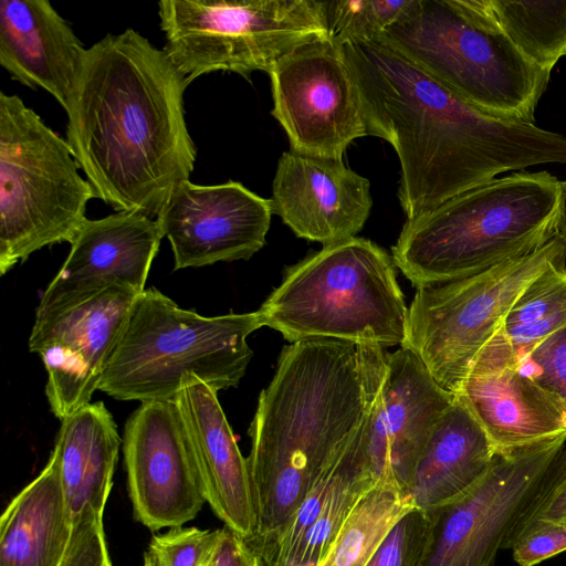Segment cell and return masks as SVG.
<instances>
[{"instance_id": "obj_32", "label": "cell", "mask_w": 566, "mask_h": 566, "mask_svg": "<svg viewBox=\"0 0 566 566\" xmlns=\"http://www.w3.org/2000/svg\"><path fill=\"white\" fill-rule=\"evenodd\" d=\"M516 367L566 405V325L542 340Z\"/></svg>"}, {"instance_id": "obj_24", "label": "cell", "mask_w": 566, "mask_h": 566, "mask_svg": "<svg viewBox=\"0 0 566 566\" xmlns=\"http://www.w3.org/2000/svg\"><path fill=\"white\" fill-rule=\"evenodd\" d=\"M56 455L0 517V566H59L72 533Z\"/></svg>"}, {"instance_id": "obj_40", "label": "cell", "mask_w": 566, "mask_h": 566, "mask_svg": "<svg viewBox=\"0 0 566 566\" xmlns=\"http://www.w3.org/2000/svg\"><path fill=\"white\" fill-rule=\"evenodd\" d=\"M210 566V565H209Z\"/></svg>"}, {"instance_id": "obj_35", "label": "cell", "mask_w": 566, "mask_h": 566, "mask_svg": "<svg viewBox=\"0 0 566 566\" xmlns=\"http://www.w3.org/2000/svg\"><path fill=\"white\" fill-rule=\"evenodd\" d=\"M210 566H265L261 555L249 542L228 527L221 536Z\"/></svg>"}, {"instance_id": "obj_21", "label": "cell", "mask_w": 566, "mask_h": 566, "mask_svg": "<svg viewBox=\"0 0 566 566\" xmlns=\"http://www.w3.org/2000/svg\"><path fill=\"white\" fill-rule=\"evenodd\" d=\"M455 397L481 426L494 454L566 434V405L517 367L468 375Z\"/></svg>"}, {"instance_id": "obj_37", "label": "cell", "mask_w": 566, "mask_h": 566, "mask_svg": "<svg viewBox=\"0 0 566 566\" xmlns=\"http://www.w3.org/2000/svg\"><path fill=\"white\" fill-rule=\"evenodd\" d=\"M143 566H154L151 559L149 558V556L147 554H145Z\"/></svg>"}, {"instance_id": "obj_14", "label": "cell", "mask_w": 566, "mask_h": 566, "mask_svg": "<svg viewBox=\"0 0 566 566\" xmlns=\"http://www.w3.org/2000/svg\"><path fill=\"white\" fill-rule=\"evenodd\" d=\"M115 285L71 306L35 315L29 349L48 373L45 395L61 421L91 398L136 296Z\"/></svg>"}, {"instance_id": "obj_20", "label": "cell", "mask_w": 566, "mask_h": 566, "mask_svg": "<svg viewBox=\"0 0 566 566\" xmlns=\"http://www.w3.org/2000/svg\"><path fill=\"white\" fill-rule=\"evenodd\" d=\"M81 40L48 0L0 1V64L64 108L85 54Z\"/></svg>"}, {"instance_id": "obj_28", "label": "cell", "mask_w": 566, "mask_h": 566, "mask_svg": "<svg viewBox=\"0 0 566 566\" xmlns=\"http://www.w3.org/2000/svg\"><path fill=\"white\" fill-rule=\"evenodd\" d=\"M415 0L327 1L328 35L340 44L377 40L396 23Z\"/></svg>"}, {"instance_id": "obj_36", "label": "cell", "mask_w": 566, "mask_h": 566, "mask_svg": "<svg viewBox=\"0 0 566 566\" xmlns=\"http://www.w3.org/2000/svg\"><path fill=\"white\" fill-rule=\"evenodd\" d=\"M562 218L558 227L557 235L566 243V181H562Z\"/></svg>"}, {"instance_id": "obj_29", "label": "cell", "mask_w": 566, "mask_h": 566, "mask_svg": "<svg viewBox=\"0 0 566 566\" xmlns=\"http://www.w3.org/2000/svg\"><path fill=\"white\" fill-rule=\"evenodd\" d=\"M566 518V442L557 453L537 489L513 521L502 545L511 549L536 522L563 523Z\"/></svg>"}, {"instance_id": "obj_39", "label": "cell", "mask_w": 566, "mask_h": 566, "mask_svg": "<svg viewBox=\"0 0 566 566\" xmlns=\"http://www.w3.org/2000/svg\"><path fill=\"white\" fill-rule=\"evenodd\" d=\"M563 523L566 524V518H565V521Z\"/></svg>"}, {"instance_id": "obj_11", "label": "cell", "mask_w": 566, "mask_h": 566, "mask_svg": "<svg viewBox=\"0 0 566 566\" xmlns=\"http://www.w3.org/2000/svg\"><path fill=\"white\" fill-rule=\"evenodd\" d=\"M269 75L272 115L285 130L291 150L343 159L354 139L368 135L344 45L329 35L283 55Z\"/></svg>"}, {"instance_id": "obj_22", "label": "cell", "mask_w": 566, "mask_h": 566, "mask_svg": "<svg viewBox=\"0 0 566 566\" xmlns=\"http://www.w3.org/2000/svg\"><path fill=\"white\" fill-rule=\"evenodd\" d=\"M494 457L481 426L455 397L434 426L406 493L417 509L431 512L467 493Z\"/></svg>"}, {"instance_id": "obj_26", "label": "cell", "mask_w": 566, "mask_h": 566, "mask_svg": "<svg viewBox=\"0 0 566 566\" xmlns=\"http://www.w3.org/2000/svg\"><path fill=\"white\" fill-rule=\"evenodd\" d=\"M417 509L399 486L378 481L355 505L318 566H366L395 524Z\"/></svg>"}, {"instance_id": "obj_34", "label": "cell", "mask_w": 566, "mask_h": 566, "mask_svg": "<svg viewBox=\"0 0 566 566\" xmlns=\"http://www.w3.org/2000/svg\"><path fill=\"white\" fill-rule=\"evenodd\" d=\"M511 549L512 557L518 566H536L566 551V524L536 522Z\"/></svg>"}, {"instance_id": "obj_7", "label": "cell", "mask_w": 566, "mask_h": 566, "mask_svg": "<svg viewBox=\"0 0 566 566\" xmlns=\"http://www.w3.org/2000/svg\"><path fill=\"white\" fill-rule=\"evenodd\" d=\"M256 312L291 343L327 338L382 348L401 346L408 321L392 256L358 237L289 266Z\"/></svg>"}, {"instance_id": "obj_30", "label": "cell", "mask_w": 566, "mask_h": 566, "mask_svg": "<svg viewBox=\"0 0 566 566\" xmlns=\"http://www.w3.org/2000/svg\"><path fill=\"white\" fill-rule=\"evenodd\" d=\"M220 536L221 530L172 527L155 535L146 554L154 566H209Z\"/></svg>"}, {"instance_id": "obj_38", "label": "cell", "mask_w": 566, "mask_h": 566, "mask_svg": "<svg viewBox=\"0 0 566 566\" xmlns=\"http://www.w3.org/2000/svg\"><path fill=\"white\" fill-rule=\"evenodd\" d=\"M293 566H318L317 564H302V565H293Z\"/></svg>"}, {"instance_id": "obj_16", "label": "cell", "mask_w": 566, "mask_h": 566, "mask_svg": "<svg viewBox=\"0 0 566 566\" xmlns=\"http://www.w3.org/2000/svg\"><path fill=\"white\" fill-rule=\"evenodd\" d=\"M454 399L409 348L388 353L380 387L359 427L365 460L377 482L406 492L434 426Z\"/></svg>"}, {"instance_id": "obj_12", "label": "cell", "mask_w": 566, "mask_h": 566, "mask_svg": "<svg viewBox=\"0 0 566 566\" xmlns=\"http://www.w3.org/2000/svg\"><path fill=\"white\" fill-rule=\"evenodd\" d=\"M566 442V434L495 454L463 495L431 512L430 539L420 566H493L504 538Z\"/></svg>"}, {"instance_id": "obj_23", "label": "cell", "mask_w": 566, "mask_h": 566, "mask_svg": "<svg viewBox=\"0 0 566 566\" xmlns=\"http://www.w3.org/2000/svg\"><path fill=\"white\" fill-rule=\"evenodd\" d=\"M61 422L52 452L72 522L84 509L103 516L120 446L115 420L98 401L84 405Z\"/></svg>"}, {"instance_id": "obj_31", "label": "cell", "mask_w": 566, "mask_h": 566, "mask_svg": "<svg viewBox=\"0 0 566 566\" xmlns=\"http://www.w3.org/2000/svg\"><path fill=\"white\" fill-rule=\"evenodd\" d=\"M431 527L427 512L410 510L390 530L366 566H420Z\"/></svg>"}, {"instance_id": "obj_13", "label": "cell", "mask_w": 566, "mask_h": 566, "mask_svg": "<svg viewBox=\"0 0 566 566\" xmlns=\"http://www.w3.org/2000/svg\"><path fill=\"white\" fill-rule=\"evenodd\" d=\"M127 489L135 518L150 531L180 527L206 503L180 410L174 400L146 401L123 437Z\"/></svg>"}, {"instance_id": "obj_1", "label": "cell", "mask_w": 566, "mask_h": 566, "mask_svg": "<svg viewBox=\"0 0 566 566\" xmlns=\"http://www.w3.org/2000/svg\"><path fill=\"white\" fill-rule=\"evenodd\" d=\"M368 135L400 164L398 199L413 219L505 171L566 164V137L470 105L377 41L344 44Z\"/></svg>"}, {"instance_id": "obj_8", "label": "cell", "mask_w": 566, "mask_h": 566, "mask_svg": "<svg viewBox=\"0 0 566 566\" xmlns=\"http://www.w3.org/2000/svg\"><path fill=\"white\" fill-rule=\"evenodd\" d=\"M78 168L65 139L20 96L0 93V274L73 242L96 198Z\"/></svg>"}, {"instance_id": "obj_4", "label": "cell", "mask_w": 566, "mask_h": 566, "mask_svg": "<svg viewBox=\"0 0 566 566\" xmlns=\"http://www.w3.org/2000/svg\"><path fill=\"white\" fill-rule=\"evenodd\" d=\"M562 181L547 171L494 178L407 219L391 256L418 289L530 254L557 235Z\"/></svg>"}, {"instance_id": "obj_5", "label": "cell", "mask_w": 566, "mask_h": 566, "mask_svg": "<svg viewBox=\"0 0 566 566\" xmlns=\"http://www.w3.org/2000/svg\"><path fill=\"white\" fill-rule=\"evenodd\" d=\"M478 109L534 123L549 82L492 15L486 0H415L377 40Z\"/></svg>"}, {"instance_id": "obj_25", "label": "cell", "mask_w": 566, "mask_h": 566, "mask_svg": "<svg viewBox=\"0 0 566 566\" xmlns=\"http://www.w3.org/2000/svg\"><path fill=\"white\" fill-rule=\"evenodd\" d=\"M564 325L566 262L547 269L521 293L495 335L475 357L468 375L516 367L534 347Z\"/></svg>"}, {"instance_id": "obj_10", "label": "cell", "mask_w": 566, "mask_h": 566, "mask_svg": "<svg viewBox=\"0 0 566 566\" xmlns=\"http://www.w3.org/2000/svg\"><path fill=\"white\" fill-rule=\"evenodd\" d=\"M563 262L566 243L556 235L530 254L474 275L418 287L401 346L415 353L439 386L455 395L521 293Z\"/></svg>"}, {"instance_id": "obj_2", "label": "cell", "mask_w": 566, "mask_h": 566, "mask_svg": "<svg viewBox=\"0 0 566 566\" xmlns=\"http://www.w3.org/2000/svg\"><path fill=\"white\" fill-rule=\"evenodd\" d=\"M189 83L133 29L86 49L67 107L66 142L96 198L156 219L193 170L185 118Z\"/></svg>"}, {"instance_id": "obj_17", "label": "cell", "mask_w": 566, "mask_h": 566, "mask_svg": "<svg viewBox=\"0 0 566 566\" xmlns=\"http://www.w3.org/2000/svg\"><path fill=\"white\" fill-rule=\"evenodd\" d=\"M161 239L156 219L139 212L86 219L35 315L71 306L115 285L142 293Z\"/></svg>"}, {"instance_id": "obj_18", "label": "cell", "mask_w": 566, "mask_h": 566, "mask_svg": "<svg viewBox=\"0 0 566 566\" xmlns=\"http://www.w3.org/2000/svg\"><path fill=\"white\" fill-rule=\"evenodd\" d=\"M271 202L297 237L323 245L356 237L373 206L369 180L343 159L291 149L277 161Z\"/></svg>"}, {"instance_id": "obj_15", "label": "cell", "mask_w": 566, "mask_h": 566, "mask_svg": "<svg viewBox=\"0 0 566 566\" xmlns=\"http://www.w3.org/2000/svg\"><path fill=\"white\" fill-rule=\"evenodd\" d=\"M273 214L265 199L239 181H181L156 217L170 242L175 270L248 260L265 244Z\"/></svg>"}, {"instance_id": "obj_6", "label": "cell", "mask_w": 566, "mask_h": 566, "mask_svg": "<svg viewBox=\"0 0 566 566\" xmlns=\"http://www.w3.org/2000/svg\"><path fill=\"white\" fill-rule=\"evenodd\" d=\"M258 312L202 316L157 289L136 296L106 361L98 390L118 400H174L195 376L214 390L237 387L252 358L247 338Z\"/></svg>"}, {"instance_id": "obj_3", "label": "cell", "mask_w": 566, "mask_h": 566, "mask_svg": "<svg viewBox=\"0 0 566 566\" xmlns=\"http://www.w3.org/2000/svg\"><path fill=\"white\" fill-rule=\"evenodd\" d=\"M387 355L377 345L327 338L283 347L249 428L251 545L277 532L337 461L375 399Z\"/></svg>"}, {"instance_id": "obj_9", "label": "cell", "mask_w": 566, "mask_h": 566, "mask_svg": "<svg viewBox=\"0 0 566 566\" xmlns=\"http://www.w3.org/2000/svg\"><path fill=\"white\" fill-rule=\"evenodd\" d=\"M164 51L190 84L217 71L270 72L295 48L328 35L317 0H161Z\"/></svg>"}, {"instance_id": "obj_27", "label": "cell", "mask_w": 566, "mask_h": 566, "mask_svg": "<svg viewBox=\"0 0 566 566\" xmlns=\"http://www.w3.org/2000/svg\"><path fill=\"white\" fill-rule=\"evenodd\" d=\"M495 21L515 46L552 72L566 56V1L486 0Z\"/></svg>"}, {"instance_id": "obj_33", "label": "cell", "mask_w": 566, "mask_h": 566, "mask_svg": "<svg viewBox=\"0 0 566 566\" xmlns=\"http://www.w3.org/2000/svg\"><path fill=\"white\" fill-rule=\"evenodd\" d=\"M59 566H113L102 515L84 509L73 520L70 541Z\"/></svg>"}, {"instance_id": "obj_19", "label": "cell", "mask_w": 566, "mask_h": 566, "mask_svg": "<svg viewBox=\"0 0 566 566\" xmlns=\"http://www.w3.org/2000/svg\"><path fill=\"white\" fill-rule=\"evenodd\" d=\"M217 394L189 376L175 401L189 434L206 503L226 527L249 541L256 531V514L248 462Z\"/></svg>"}]
</instances>
